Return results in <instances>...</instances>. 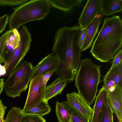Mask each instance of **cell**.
<instances>
[{
	"label": "cell",
	"instance_id": "obj_1",
	"mask_svg": "<svg viewBox=\"0 0 122 122\" xmlns=\"http://www.w3.org/2000/svg\"><path fill=\"white\" fill-rule=\"evenodd\" d=\"M81 28L77 25L58 29L55 34L51 54L59 60L55 71L68 82L73 81L80 64L81 50L79 42Z\"/></svg>",
	"mask_w": 122,
	"mask_h": 122
},
{
	"label": "cell",
	"instance_id": "obj_2",
	"mask_svg": "<svg viewBox=\"0 0 122 122\" xmlns=\"http://www.w3.org/2000/svg\"><path fill=\"white\" fill-rule=\"evenodd\" d=\"M102 26L90 51L94 57L101 62L112 60L121 49L122 20L118 15L105 18Z\"/></svg>",
	"mask_w": 122,
	"mask_h": 122
},
{
	"label": "cell",
	"instance_id": "obj_3",
	"mask_svg": "<svg viewBox=\"0 0 122 122\" xmlns=\"http://www.w3.org/2000/svg\"><path fill=\"white\" fill-rule=\"evenodd\" d=\"M88 58L80 62L79 67L75 77V86L78 93L91 106L96 97L98 84L101 75L100 68Z\"/></svg>",
	"mask_w": 122,
	"mask_h": 122
},
{
	"label": "cell",
	"instance_id": "obj_4",
	"mask_svg": "<svg viewBox=\"0 0 122 122\" xmlns=\"http://www.w3.org/2000/svg\"><path fill=\"white\" fill-rule=\"evenodd\" d=\"M51 7L46 0L28 1L14 9L9 19V29L18 30L27 23L44 19L50 13Z\"/></svg>",
	"mask_w": 122,
	"mask_h": 122
},
{
	"label": "cell",
	"instance_id": "obj_5",
	"mask_svg": "<svg viewBox=\"0 0 122 122\" xmlns=\"http://www.w3.org/2000/svg\"><path fill=\"white\" fill-rule=\"evenodd\" d=\"M34 69L32 64L27 61L20 62L4 82V89L6 95L13 98L20 97L27 89Z\"/></svg>",
	"mask_w": 122,
	"mask_h": 122
},
{
	"label": "cell",
	"instance_id": "obj_6",
	"mask_svg": "<svg viewBox=\"0 0 122 122\" xmlns=\"http://www.w3.org/2000/svg\"><path fill=\"white\" fill-rule=\"evenodd\" d=\"M20 41L9 61L4 63L6 72L4 76H8L20 63L29 50L32 41L31 34L25 26L21 27L19 32Z\"/></svg>",
	"mask_w": 122,
	"mask_h": 122
},
{
	"label": "cell",
	"instance_id": "obj_7",
	"mask_svg": "<svg viewBox=\"0 0 122 122\" xmlns=\"http://www.w3.org/2000/svg\"><path fill=\"white\" fill-rule=\"evenodd\" d=\"M42 75L33 78L30 80L28 95L23 111L43 101V91L41 87Z\"/></svg>",
	"mask_w": 122,
	"mask_h": 122
},
{
	"label": "cell",
	"instance_id": "obj_8",
	"mask_svg": "<svg viewBox=\"0 0 122 122\" xmlns=\"http://www.w3.org/2000/svg\"><path fill=\"white\" fill-rule=\"evenodd\" d=\"M101 0H88L78 20L79 25L82 28L87 26L97 15L101 14Z\"/></svg>",
	"mask_w": 122,
	"mask_h": 122
},
{
	"label": "cell",
	"instance_id": "obj_9",
	"mask_svg": "<svg viewBox=\"0 0 122 122\" xmlns=\"http://www.w3.org/2000/svg\"><path fill=\"white\" fill-rule=\"evenodd\" d=\"M59 60L56 57L50 54L42 59L35 67L32 78L48 72L58 69Z\"/></svg>",
	"mask_w": 122,
	"mask_h": 122
},
{
	"label": "cell",
	"instance_id": "obj_10",
	"mask_svg": "<svg viewBox=\"0 0 122 122\" xmlns=\"http://www.w3.org/2000/svg\"><path fill=\"white\" fill-rule=\"evenodd\" d=\"M67 101L76 109L89 120L93 112V109L78 93L74 92L67 94Z\"/></svg>",
	"mask_w": 122,
	"mask_h": 122
},
{
	"label": "cell",
	"instance_id": "obj_11",
	"mask_svg": "<svg viewBox=\"0 0 122 122\" xmlns=\"http://www.w3.org/2000/svg\"><path fill=\"white\" fill-rule=\"evenodd\" d=\"M108 102L119 121L122 120V86L116 87L112 92H107Z\"/></svg>",
	"mask_w": 122,
	"mask_h": 122
},
{
	"label": "cell",
	"instance_id": "obj_12",
	"mask_svg": "<svg viewBox=\"0 0 122 122\" xmlns=\"http://www.w3.org/2000/svg\"><path fill=\"white\" fill-rule=\"evenodd\" d=\"M10 30V32L6 40L2 56L4 63L9 60L19 45L20 41V35L18 30L14 29Z\"/></svg>",
	"mask_w": 122,
	"mask_h": 122
},
{
	"label": "cell",
	"instance_id": "obj_13",
	"mask_svg": "<svg viewBox=\"0 0 122 122\" xmlns=\"http://www.w3.org/2000/svg\"><path fill=\"white\" fill-rule=\"evenodd\" d=\"M67 81L58 77L51 84L46 86L43 91V100L48 102L50 99L60 95Z\"/></svg>",
	"mask_w": 122,
	"mask_h": 122
},
{
	"label": "cell",
	"instance_id": "obj_14",
	"mask_svg": "<svg viewBox=\"0 0 122 122\" xmlns=\"http://www.w3.org/2000/svg\"><path fill=\"white\" fill-rule=\"evenodd\" d=\"M103 19L101 14H97L93 21L88 26L85 40L81 47V51L90 48L99 29L100 25Z\"/></svg>",
	"mask_w": 122,
	"mask_h": 122
},
{
	"label": "cell",
	"instance_id": "obj_15",
	"mask_svg": "<svg viewBox=\"0 0 122 122\" xmlns=\"http://www.w3.org/2000/svg\"><path fill=\"white\" fill-rule=\"evenodd\" d=\"M51 7L62 11L65 15H71L74 11L75 6L83 7L84 0H46Z\"/></svg>",
	"mask_w": 122,
	"mask_h": 122
},
{
	"label": "cell",
	"instance_id": "obj_16",
	"mask_svg": "<svg viewBox=\"0 0 122 122\" xmlns=\"http://www.w3.org/2000/svg\"><path fill=\"white\" fill-rule=\"evenodd\" d=\"M107 91L103 86L99 91L96 97L92 108V114L89 122H100V117L103 105L108 102Z\"/></svg>",
	"mask_w": 122,
	"mask_h": 122
},
{
	"label": "cell",
	"instance_id": "obj_17",
	"mask_svg": "<svg viewBox=\"0 0 122 122\" xmlns=\"http://www.w3.org/2000/svg\"><path fill=\"white\" fill-rule=\"evenodd\" d=\"M101 14L109 16L117 12H122V0H101Z\"/></svg>",
	"mask_w": 122,
	"mask_h": 122
},
{
	"label": "cell",
	"instance_id": "obj_18",
	"mask_svg": "<svg viewBox=\"0 0 122 122\" xmlns=\"http://www.w3.org/2000/svg\"><path fill=\"white\" fill-rule=\"evenodd\" d=\"M108 80L114 82L117 87L122 86V63L115 67L110 69L104 76L103 81Z\"/></svg>",
	"mask_w": 122,
	"mask_h": 122
},
{
	"label": "cell",
	"instance_id": "obj_19",
	"mask_svg": "<svg viewBox=\"0 0 122 122\" xmlns=\"http://www.w3.org/2000/svg\"><path fill=\"white\" fill-rule=\"evenodd\" d=\"M51 110L48 102L43 100L30 108L22 111L23 114L35 115L42 117L49 114Z\"/></svg>",
	"mask_w": 122,
	"mask_h": 122
},
{
	"label": "cell",
	"instance_id": "obj_20",
	"mask_svg": "<svg viewBox=\"0 0 122 122\" xmlns=\"http://www.w3.org/2000/svg\"><path fill=\"white\" fill-rule=\"evenodd\" d=\"M61 103L69 114L72 122H89V120L74 108L67 101Z\"/></svg>",
	"mask_w": 122,
	"mask_h": 122
},
{
	"label": "cell",
	"instance_id": "obj_21",
	"mask_svg": "<svg viewBox=\"0 0 122 122\" xmlns=\"http://www.w3.org/2000/svg\"><path fill=\"white\" fill-rule=\"evenodd\" d=\"M55 112L58 121L60 122H71V117L64 106L57 101L56 102Z\"/></svg>",
	"mask_w": 122,
	"mask_h": 122
},
{
	"label": "cell",
	"instance_id": "obj_22",
	"mask_svg": "<svg viewBox=\"0 0 122 122\" xmlns=\"http://www.w3.org/2000/svg\"><path fill=\"white\" fill-rule=\"evenodd\" d=\"M23 115L22 110L13 107L8 112L4 122H21Z\"/></svg>",
	"mask_w": 122,
	"mask_h": 122
},
{
	"label": "cell",
	"instance_id": "obj_23",
	"mask_svg": "<svg viewBox=\"0 0 122 122\" xmlns=\"http://www.w3.org/2000/svg\"><path fill=\"white\" fill-rule=\"evenodd\" d=\"M113 113L108 102L103 106L100 117V122H113Z\"/></svg>",
	"mask_w": 122,
	"mask_h": 122
},
{
	"label": "cell",
	"instance_id": "obj_24",
	"mask_svg": "<svg viewBox=\"0 0 122 122\" xmlns=\"http://www.w3.org/2000/svg\"><path fill=\"white\" fill-rule=\"evenodd\" d=\"M21 122H46L42 116L37 115L23 114Z\"/></svg>",
	"mask_w": 122,
	"mask_h": 122
},
{
	"label": "cell",
	"instance_id": "obj_25",
	"mask_svg": "<svg viewBox=\"0 0 122 122\" xmlns=\"http://www.w3.org/2000/svg\"><path fill=\"white\" fill-rule=\"evenodd\" d=\"M28 1L27 0H0V5H20L26 3Z\"/></svg>",
	"mask_w": 122,
	"mask_h": 122
},
{
	"label": "cell",
	"instance_id": "obj_26",
	"mask_svg": "<svg viewBox=\"0 0 122 122\" xmlns=\"http://www.w3.org/2000/svg\"><path fill=\"white\" fill-rule=\"evenodd\" d=\"M111 63L112 64L110 69L115 67L119 64L122 63V50L121 49L119 50L117 53Z\"/></svg>",
	"mask_w": 122,
	"mask_h": 122
},
{
	"label": "cell",
	"instance_id": "obj_27",
	"mask_svg": "<svg viewBox=\"0 0 122 122\" xmlns=\"http://www.w3.org/2000/svg\"><path fill=\"white\" fill-rule=\"evenodd\" d=\"M10 32V30H8L0 37V56L2 57L6 42Z\"/></svg>",
	"mask_w": 122,
	"mask_h": 122
},
{
	"label": "cell",
	"instance_id": "obj_28",
	"mask_svg": "<svg viewBox=\"0 0 122 122\" xmlns=\"http://www.w3.org/2000/svg\"><path fill=\"white\" fill-rule=\"evenodd\" d=\"M55 71H51L42 75L41 87L43 91L46 87L47 82L50 78Z\"/></svg>",
	"mask_w": 122,
	"mask_h": 122
},
{
	"label": "cell",
	"instance_id": "obj_29",
	"mask_svg": "<svg viewBox=\"0 0 122 122\" xmlns=\"http://www.w3.org/2000/svg\"><path fill=\"white\" fill-rule=\"evenodd\" d=\"M9 17L7 14H5L2 16L0 20V34L5 29L8 23Z\"/></svg>",
	"mask_w": 122,
	"mask_h": 122
},
{
	"label": "cell",
	"instance_id": "obj_30",
	"mask_svg": "<svg viewBox=\"0 0 122 122\" xmlns=\"http://www.w3.org/2000/svg\"><path fill=\"white\" fill-rule=\"evenodd\" d=\"M88 28V26L81 29L79 42V46L81 49L85 40Z\"/></svg>",
	"mask_w": 122,
	"mask_h": 122
},
{
	"label": "cell",
	"instance_id": "obj_31",
	"mask_svg": "<svg viewBox=\"0 0 122 122\" xmlns=\"http://www.w3.org/2000/svg\"><path fill=\"white\" fill-rule=\"evenodd\" d=\"M6 107L3 104L0 99V117H4Z\"/></svg>",
	"mask_w": 122,
	"mask_h": 122
},
{
	"label": "cell",
	"instance_id": "obj_32",
	"mask_svg": "<svg viewBox=\"0 0 122 122\" xmlns=\"http://www.w3.org/2000/svg\"><path fill=\"white\" fill-rule=\"evenodd\" d=\"M6 72V70L4 65L2 66L0 63V76H4Z\"/></svg>",
	"mask_w": 122,
	"mask_h": 122
},
{
	"label": "cell",
	"instance_id": "obj_33",
	"mask_svg": "<svg viewBox=\"0 0 122 122\" xmlns=\"http://www.w3.org/2000/svg\"><path fill=\"white\" fill-rule=\"evenodd\" d=\"M4 84V79L0 78V94L3 90Z\"/></svg>",
	"mask_w": 122,
	"mask_h": 122
},
{
	"label": "cell",
	"instance_id": "obj_34",
	"mask_svg": "<svg viewBox=\"0 0 122 122\" xmlns=\"http://www.w3.org/2000/svg\"><path fill=\"white\" fill-rule=\"evenodd\" d=\"M4 61L3 58L2 57L0 56V63L4 62Z\"/></svg>",
	"mask_w": 122,
	"mask_h": 122
},
{
	"label": "cell",
	"instance_id": "obj_35",
	"mask_svg": "<svg viewBox=\"0 0 122 122\" xmlns=\"http://www.w3.org/2000/svg\"><path fill=\"white\" fill-rule=\"evenodd\" d=\"M4 117H2L1 119V122H4Z\"/></svg>",
	"mask_w": 122,
	"mask_h": 122
},
{
	"label": "cell",
	"instance_id": "obj_36",
	"mask_svg": "<svg viewBox=\"0 0 122 122\" xmlns=\"http://www.w3.org/2000/svg\"><path fill=\"white\" fill-rule=\"evenodd\" d=\"M0 117V122H1V118L2 117Z\"/></svg>",
	"mask_w": 122,
	"mask_h": 122
},
{
	"label": "cell",
	"instance_id": "obj_37",
	"mask_svg": "<svg viewBox=\"0 0 122 122\" xmlns=\"http://www.w3.org/2000/svg\"><path fill=\"white\" fill-rule=\"evenodd\" d=\"M2 18V16L0 17V20Z\"/></svg>",
	"mask_w": 122,
	"mask_h": 122
},
{
	"label": "cell",
	"instance_id": "obj_38",
	"mask_svg": "<svg viewBox=\"0 0 122 122\" xmlns=\"http://www.w3.org/2000/svg\"><path fill=\"white\" fill-rule=\"evenodd\" d=\"M119 122H122V121H119Z\"/></svg>",
	"mask_w": 122,
	"mask_h": 122
},
{
	"label": "cell",
	"instance_id": "obj_39",
	"mask_svg": "<svg viewBox=\"0 0 122 122\" xmlns=\"http://www.w3.org/2000/svg\"><path fill=\"white\" fill-rule=\"evenodd\" d=\"M71 122H72V121H71Z\"/></svg>",
	"mask_w": 122,
	"mask_h": 122
}]
</instances>
